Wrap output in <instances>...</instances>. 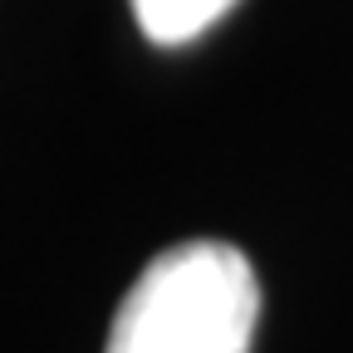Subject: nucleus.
<instances>
[{
	"mask_svg": "<svg viewBox=\"0 0 353 353\" xmlns=\"http://www.w3.org/2000/svg\"><path fill=\"white\" fill-rule=\"evenodd\" d=\"M255 324V265L231 241H182L132 280L103 353H250Z\"/></svg>",
	"mask_w": 353,
	"mask_h": 353,
	"instance_id": "nucleus-1",
	"label": "nucleus"
},
{
	"mask_svg": "<svg viewBox=\"0 0 353 353\" xmlns=\"http://www.w3.org/2000/svg\"><path fill=\"white\" fill-rule=\"evenodd\" d=\"M128 6L152 44H187L211 30L236 0H128Z\"/></svg>",
	"mask_w": 353,
	"mask_h": 353,
	"instance_id": "nucleus-2",
	"label": "nucleus"
}]
</instances>
